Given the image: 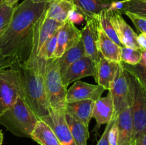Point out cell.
I'll return each mask as SVG.
<instances>
[{"label": "cell", "instance_id": "obj_1", "mask_svg": "<svg viewBox=\"0 0 146 145\" xmlns=\"http://www.w3.org/2000/svg\"><path fill=\"white\" fill-rule=\"evenodd\" d=\"M49 2L35 3L24 0L16 6L10 24L0 38V53L26 63L31 55L36 24L48 7Z\"/></svg>", "mask_w": 146, "mask_h": 145}, {"label": "cell", "instance_id": "obj_2", "mask_svg": "<svg viewBox=\"0 0 146 145\" xmlns=\"http://www.w3.org/2000/svg\"><path fill=\"white\" fill-rule=\"evenodd\" d=\"M45 61L36 57L29 59L26 63L15 61L10 67L18 72L20 96L38 119H42L51 112L44 87Z\"/></svg>", "mask_w": 146, "mask_h": 145}, {"label": "cell", "instance_id": "obj_3", "mask_svg": "<svg viewBox=\"0 0 146 145\" xmlns=\"http://www.w3.org/2000/svg\"><path fill=\"white\" fill-rule=\"evenodd\" d=\"M38 119L21 96L0 116V124L17 136L31 137Z\"/></svg>", "mask_w": 146, "mask_h": 145}, {"label": "cell", "instance_id": "obj_4", "mask_svg": "<svg viewBox=\"0 0 146 145\" xmlns=\"http://www.w3.org/2000/svg\"><path fill=\"white\" fill-rule=\"evenodd\" d=\"M44 87L51 111L66 113L68 90L63 83L57 58L45 61Z\"/></svg>", "mask_w": 146, "mask_h": 145}, {"label": "cell", "instance_id": "obj_5", "mask_svg": "<svg viewBox=\"0 0 146 145\" xmlns=\"http://www.w3.org/2000/svg\"><path fill=\"white\" fill-rule=\"evenodd\" d=\"M125 72L131 92V107L134 125L133 144L146 132V91L135 77L128 71H125Z\"/></svg>", "mask_w": 146, "mask_h": 145}, {"label": "cell", "instance_id": "obj_6", "mask_svg": "<svg viewBox=\"0 0 146 145\" xmlns=\"http://www.w3.org/2000/svg\"><path fill=\"white\" fill-rule=\"evenodd\" d=\"M20 95L17 71L12 68L0 71V116L9 109Z\"/></svg>", "mask_w": 146, "mask_h": 145}, {"label": "cell", "instance_id": "obj_7", "mask_svg": "<svg viewBox=\"0 0 146 145\" xmlns=\"http://www.w3.org/2000/svg\"><path fill=\"white\" fill-rule=\"evenodd\" d=\"M108 92L112 95L113 101L114 112L113 117H118V114L124 108L131 105V101L126 72L121 62L118 63L115 77Z\"/></svg>", "mask_w": 146, "mask_h": 145}, {"label": "cell", "instance_id": "obj_8", "mask_svg": "<svg viewBox=\"0 0 146 145\" xmlns=\"http://www.w3.org/2000/svg\"><path fill=\"white\" fill-rule=\"evenodd\" d=\"M46 11L36 24L33 41V48L29 59L37 57L38 51L46 41L51 38L62 26L64 23L59 22L52 18H46Z\"/></svg>", "mask_w": 146, "mask_h": 145}, {"label": "cell", "instance_id": "obj_9", "mask_svg": "<svg viewBox=\"0 0 146 145\" xmlns=\"http://www.w3.org/2000/svg\"><path fill=\"white\" fill-rule=\"evenodd\" d=\"M96 63L88 56L82 57L71 64L66 72L61 75L63 83L66 87L74 81L88 76L95 78L96 72Z\"/></svg>", "mask_w": 146, "mask_h": 145}, {"label": "cell", "instance_id": "obj_10", "mask_svg": "<svg viewBox=\"0 0 146 145\" xmlns=\"http://www.w3.org/2000/svg\"><path fill=\"white\" fill-rule=\"evenodd\" d=\"M86 24L81 31V41L86 56L97 63L99 53L97 49V41L100 24L98 17L86 18Z\"/></svg>", "mask_w": 146, "mask_h": 145}, {"label": "cell", "instance_id": "obj_11", "mask_svg": "<svg viewBox=\"0 0 146 145\" xmlns=\"http://www.w3.org/2000/svg\"><path fill=\"white\" fill-rule=\"evenodd\" d=\"M81 39V31L67 20L57 32V46L54 58H59L64 53Z\"/></svg>", "mask_w": 146, "mask_h": 145}, {"label": "cell", "instance_id": "obj_12", "mask_svg": "<svg viewBox=\"0 0 146 145\" xmlns=\"http://www.w3.org/2000/svg\"><path fill=\"white\" fill-rule=\"evenodd\" d=\"M108 11L109 12L110 19L112 23L113 26L123 46L134 48V49H140V47L137 42L138 35L124 20L122 14L115 11L108 9Z\"/></svg>", "mask_w": 146, "mask_h": 145}, {"label": "cell", "instance_id": "obj_13", "mask_svg": "<svg viewBox=\"0 0 146 145\" xmlns=\"http://www.w3.org/2000/svg\"><path fill=\"white\" fill-rule=\"evenodd\" d=\"M106 90L99 85H93L81 80H76L67 90L66 102H78L81 100L96 101L101 98Z\"/></svg>", "mask_w": 146, "mask_h": 145}, {"label": "cell", "instance_id": "obj_14", "mask_svg": "<svg viewBox=\"0 0 146 145\" xmlns=\"http://www.w3.org/2000/svg\"><path fill=\"white\" fill-rule=\"evenodd\" d=\"M51 127L61 145H76L65 118V113L51 111L42 119Z\"/></svg>", "mask_w": 146, "mask_h": 145}, {"label": "cell", "instance_id": "obj_15", "mask_svg": "<svg viewBox=\"0 0 146 145\" xmlns=\"http://www.w3.org/2000/svg\"><path fill=\"white\" fill-rule=\"evenodd\" d=\"M118 127L117 145H131L134 135V125L131 105L124 108L116 119Z\"/></svg>", "mask_w": 146, "mask_h": 145}, {"label": "cell", "instance_id": "obj_16", "mask_svg": "<svg viewBox=\"0 0 146 145\" xmlns=\"http://www.w3.org/2000/svg\"><path fill=\"white\" fill-rule=\"evenodd\" d=\"M114 112L113 101L111 94L108 92L107 96L101 97L94 102L92 117L96 121L94 130H98L103 125H107L112 119Z\"/></svg>", "mask_w": 146, "mask_h": 145}, {"label": "cell", "instance_id": "obj_17", "mask_svg": "<svg viewBox=\"0 0 146 145\" xmlns=\"http://www.w3.org/2000/svg\"><path fill=\"white\" fill-rule=\"evenodd\" d=\"M118 63L106 59L99 53L96 63V72L94 78L98 85H101L105 90H109L111 89Z\"/></svg>", "mask_w": 146, "mask_h": 145}, {"label": "cell", "instance_id": "obj_18", "mask_svg": "<svg viewBox=\"0 0 146 145\" xmlns=\"http://www.w3.org/2000/svg\"><path fill=\"white\" fill-rule=\"evenodd\" d=\"M121 47L113 41L101 28L98 29V37L97 41V49L104 58L115 63L121 62Z\"/></svg>", "mask_w": 146, "mask_h": 145}, {"label": "cell", "instance_id": "obj_19", "mask_svg": "<svg viewBox=\"0 0 146 145\" xmlns=\"http://www.w3.org/2000/svg\"><path fill=\"white\" fill-rule=\"evenodd\" d=\"M94 102L95 101L91 100H86L67 103L66 113L69 114L73 117L88 127L92 118Z\"/></svg>", "mask_w": 146, "mask_h": 145}, {"label": "cell", "instance_id": "obj_20", "mask_svg": "<svg viewBox=\"0 0 146 145\" xmlns=\"http://www.w3.org/2000/svg\"><path fill=\"white\" fill-rule=\"evenodd\" d=\"M76 8L74 0H52L49 2L45 16L46 18L64 23L68 19L69 13Z\"/></svg>", "mask_w": 146, "mask_h": 145}, {"label": "cell", "instance_id": "obj_21", "mask_svg": "<svg viewBox=\"0 0 146 145\" xmlns=\"http://www.w3.org/2000/svg\"><path fill=\"white\" fill-rule=\"evenodd\" d=\"M30 138L40 145H61L51 127L42 119L36 122Z\"/></svg>", "mask_w": 146, "mask_h": 145}, {"label": "cell", "instance_id": "obj_22", "mask_svg": "<svg viewBox=\"0 0 146 145\" xmlns=\"http://www.w3.org/2000/svg\"><path fill=\"white\" fill-rule=\"evenodd\" d=\"M113 0H74L78 9L86 18L98 17L104 10L109 7Z\"/></svg>", "mask_w": 146, "mask_h": 145}, {"label": "cell", "instance_id": "obj_23", "mask_svg": "<svg viewBox=\"0 0 146 145\" xmlns=\"http://www.w3.org/2000/svg\"><path fill=\"white\" fill-rule=\"evenodd\" d=\"M85 55L84 45L81 39L78 44L66 51L59 58H57L61 75H62L66 72L71 64Z\"/></svg>", "mask_w": 146, "mask_h": 145}, {"label": "cell", "instance_id": "obj_24", "mask_svg": "<svg viewBox=\"0 0 146 145\" xmlns=\"http://www.w3.org/2000/svg\"><path fill=\"white\" fill-rule=\"evenodd\" d=\"M65 118L76 145H87V140L89 137L88 127L68 113H65Z\"/></svg>", "mask_w": 146, "mask_h": 145}, {"label": "cell", "instance_id": "obj_25", "mask_svg": "<svg viewBox=\"0 0 146 145\" xmlns=\"http://www.w3.org/2000/svg\"><path fill=\"white\" fill-rule=\"evenodd\" d=\"M98 21H99V24L101 28L104 31V32L117 45L122 47V44L120 42L118 36L116 35L115 30H114L113 26L112 25L111 19H110L109 12L108 9H105L98 16Z\"/></svg>", "mask_w": 146, "mask_h": 145}, {"label": "cell", "instance_id": "obj_26", "mask_svg": "<svg viewBox=\"0 0 146 145\" xmlns=\"http://www.w3.org/2000/svg\"><path fill=\"white\" fill-rule=\"evenodd\" d=\"M16 6L8 5L5 1L0 5V38L9 25Z\"/></svg>", "mask_w": 146, "mask_h": 145}, {"label": "cell", "instance_id": "obj_27", "mask_svg": "<svg viewBox=\"0 0 146 145\" xmlns=\"http://www.w3.org/2000/svg\"><path fill=\"white\" fill-rule=\"evenodd\" d=\"M57 32L55 33L51 38H48L43 45L37 54L38 58L45 61L53 59L54 58V54L57 46Z\"/></svg>", "mask_w": 146, "mask_h": 145}, {"label": "cell", "instance_id": "obj_28", "mask_svg": "<svg viewBox=\"0 0 146 145\" xmlns=\"http://www.w3.org/2000/svg\"><path fill=\"white\" fill-rule=\"evenodd\" d=\"M121 51L122 63L134 65L139 64L141 62V50L122 46L121 48Z\"/></svg>", "mask_w": 146, "mask_h": 145}, {"label": "cell", "instance_id": "obj_29", "mask_svg": "<svg viewBox=\"0 0 146 145\" xmlns=\"http://www.w3.org/2000/svg\"><path fill=\"white\" fill-rule=\"evenodd\" d=\"M121 63L125 71L132 74L134 77L137 78V80L141 82L146 91V66L141 65V64L132 65L122 62Z\"/></svg>", "mask_w": 146, "mask_h": 145}, {"label": "cell", "instance_id": "obj_30", "mask_svg": "<svg viewBox=\"0 0 146 145\" xmlns=\"http://www.w3.org/2000/svg\"><path fill=\"white\" fill-rule=\"evenodd\" d=\"M125 12H131L136 15L146 17V1L143 0H126Z\"/></svg>", "mask_w": 146, "mask_h": 145}, {"label": "cell", "instance_id": "obj_31", "mask_svg": "<svg viewBox=\"0 0 146 145\" xmlns=\"http://www.w3.org/2000/svg\"><path fill=\"white\" fill-rule=\"evenodd\" d=\"M125 14L131 20L138 31L141 33L146 34V17L136 15L131 12H125Z\"/></svg>", "mask_w": 146, "mask_h": 145}, {"label": "cell", "instance_id": "obj_32", "mask_svg": "<svg viewBox=\"0 0 146 145\" xmlns=\"http://www.w3.org/2000/svg\"><path fill=\"white\" fill-rule=\"evenodd\" d=\"M117 117H112L111 120L106 125L105 130H104L102 136L100 138L99 141H98L96 145H110L109 140H108V132H109V130L111 128V127L113 126V124L115 123V121H116Z\"/></svg>", "mask_w": 146, "mask_h": 145}, {"label": "cell", "instance_id": "obj_33", "mask_svg": "<svg viewBox=\"0 0 146 145\" xmlns=\"http://www.w3.org/2000/svg\"><path fill=\"white\" fill-rule=\"evenodd\" d=\"M84 19H85V16L84 14L78 9V8H76L69 13L67 20L74 24H78L84 21Z\"/></svg>", "mask_w": 146, "mask_h": 145}, {"label": "cell", "instance_id": "obj_34", "mask_svg": "<svg viewBox=\"0 0 146 145\" xmlns=\"http://www.w3.org/2000/svg\"><path fill=\"white\" fill-rule=\"evenodd\" d=\"M125 1H126V0H121V1L113 0V1L111 3L108 9L111 10V11H115L121 14H124V11H125L124 10H125Z\"/></svg>", "mask_w": 146, "mask_h": 145}, {"label": "cell", "instance_id": "obj_35", "mask_svg": "<svg viewBox=\"0 0 146 145\" xmlns=\"http://www.w3.org/2000/svg\"><path fill=\"white\" fill-rule=\"evenodd\" d=\"M108 140L110 145H117L118 142V127H117L116 121L113 125L108 132Z\"/></svg>", "mask_w": 146, "mask_h": 145}, {"label": "cell", "instance_id": "obj_36", "mask_svg": "<svg viewBox=\"0 0 146 145\" xmlns=\"http://www.w3.org/2000/svg\"><path fill=\"white\" fill-rule=\"evenodd\" d=\"M16 59L12 57H7L0 53V71L10 68L15 62Z\"/></svg>", "mask_w": 146, "mask_h": 145}, {"label": "cell", "instance_id": "obj_37", "mask_svg": "<svg viewBox=\"0 0 146 145\" xmlns=\"http://www.w3.org/2000/svg\"><path fill=\"white\" fill-rule=\"evenodd\" d=\"M137 42L141 51H146V34L141 33L138 35Z\"/></svg>", "mask_w": 146, "mask_h": 145}, {"label": "cell", "instance_id": "obj_38", "mask_svg": "<svg viewBox=\"0 0 146 145\" xmlns=\"http://www.w3.org/2000/svg\"><path fill=\"white\" fill-rule=\"evenodd\" d=\"M131 145H146V132L134 141Z\"/></svg>", "mask_w": 146, "mask_h": 145}, {"label": "cell", "instance_id": "obj_39", "mask_svg": "<svg viewBox=\"0 0 146 145\" xmlns=\"http://www.w3.org/2000/svg\"><path fill=\"white\" fill-rule=\"evenodd\" d=\"M139 64L146 66V51H141V59Z\"/></svg>", "mask_w": 146, "mask_h": 145}, {"label": "cell", "instance_id": "obj_40", "mask_svg": "<svg viewBox=\"0 0 146 145\" xmlns=\"http://www.w3.org/2000/svg\"><path fill=\"white\" fill-rule=\"evenodd\" d=\"M19 0H5V2L9 6H16Z\"/></svg>", "mask_w": 146, "mask_h": 145}, {"label": "cell", "instance_id": "obj_41", "mask_svg": "<svg viewBox=\"0 0 146 145\" xmlns=\"http://www.w3.org/2000/svg\"><path fill=\"white\" fill-rule=\"evenodd\" d=\"M33 2L35 3H44V2H50L52 0H31Z\"/></svg>", "mask_w": 146, "mask_h": 145}, {"label": "cell", "instance_id": "obj_42", "mask_svg": "<svg viewBox=\"0 0 146 145\" xmlns=\"http://www.w3.org/2000/svg\"><path fill=\"white\" fill-rule=\"evenodd\" d=\"M3 139H4V135H3L2 131H1V129H0V145L2 144Z\"/></svg>", "mask_w": 146, "mask_h": 145}, {"label": "cell", "instance_id": "obj_43", "mask_svg": "<svg viewBox=\"0 0 146 145\" xmlns=\"http://www.w3.org/2000/svg\"><path fill=\"white\" fill-rule=\"evenodd\" d=\"M4 1H5V0H0V5H1V4H3Z\"/></svg>", "mask_w": 146, "mask_h": 145}, {"label": "cell", "instance_id": "obj_44", "mask_svg": "<svg viewBox=\"0 0 146 145\" xmlns=\"http://www.w3.org/2000/svg\"><path fill=\"white\" fill-rule=\"evenodd\" d=\"M143 1H146V0H143Z\"/></svg>", "mask_w": 146, "mask_h": 145}]
</instances>
